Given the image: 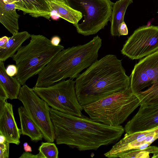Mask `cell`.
<instances>
[{
  "label": "cell",
  "mask_w": 158,
  "mask_h": 158,
  "mask_svg": "<svg viewBox=\"0 0 158 158\" xmlns=\"http://www.w3.org/2000/svg\"><path fill=\"white\" fill-rule=\"evenodd\" d=\"M51 44L54 46H57L59 44L61 41L60 38L58 36H53L50 40Z\"/></svg>",
  "instance_id": "28"
},
{
  "label": "cell",
  "mask_w": 158,
  "mask_h": 158,
  "mask_svg": "<svg viewBox=\"0 0 158 158\" xmlns=\"http://www.w3.org/2000/svg\"><path fill=\"white\" fill-rule=\"evenodd\" d=\"M51 11H55L60 17L72 23L77 24L82 18L81 12L69 6L65 2L47 1Z\"/></svg>",
  "instance_id": "19"
},
{
  "label": "cell",
  "mask_w": 158,
  "mask_h": 158,
  "mask_svg": "<svg viewBox=\"0 0 158 158\" xmlns=\"http://www.w3.org/2000/svg\"><path fill=\"white\" fill-rule=\"evenodd\" d=\"M27 45L21 46L12 57L18 72L15 76L21 85L38 74L58 52L64 49L60 44L53 45L51 40L41 35H31Z\"/></svg>",
  "instance_id": "4"
},
{
  "label": "cell",
  "mask_w": 158,
  "mask_h": 158,
  "mask_svg": "<svg viewBox=\"0 0 158 158\" xmlns=\"http://www.w3.org/2000/svg\"><path fill=\"white\" fill-rule=\"evenodd\" d=\"M158 139V126L148 130L126 133L104 155L108 158L118 157L120 154L127 151L146 148Z\"/></svg>",
  "instance_id": "11"
},
{
  "label": "cell",
  "mask_w": 158,
  "mask_h": 158,
  "mask_svg": "<svg viewBox=\"0 0 158 158\" xmlns=\"http://www.w3.org/2000/svg\"><path fill=\"white\" fill-rule=\"evenodd\" d=\"M65 2L81 13L82 21L73 26L78 33L84 36L95 34L104 29L110 21L114 4L110 0H65Z\"/></svg>",
  "instance_id": "7"
},
{
  "label": "cell",
  "mask_w": 158,
  "mask_h": 158,
  "mask_svg": "<svg viewBox=\"0 0 158 158\" xmlns=\"http://www.w3.org/2000/svg\"><path fill=\"white\" fill-rule=\"evenodd\" d=\"M9 38L6 36H4L0 38V48L4 46L7 43Z\"/></svg>",
  "instance_id": "29"
},
{
  "label": "cell",
  "mask_w": 158,
  "mask_h": 158,
  "mask_svg": "<svg viewBox=\"0 0 158 158\" xmlns=\"http://www.w3.org/2000/svg\"><path fill=\"white\" fill-rule=\"evenodd\" d=\"M6 141L5 136L3 135L0 134V143H2Z\"/></svg>",
  "instance_id": "31"
},
{
  "label": "cell",
  "mask_w": 158,
  "mask_h": 158,
  "mask_svg": "<svg viewBox=\"0 0 158 158\" xmlns=\"http://www.w3.org/2000/svg\"><path fill=\"white\" fill-rule=\"evenodd\" d=\"M158 50V26H144L134 31L121 51L132 60L139 59Z\"/></svg>",
  "instance_id": "10"
},
{
  "label": "cell",
  "mask_w": 158,
  "mask_h": 158,
  "mask_svg": "<svg viewBox=\"0 0 158 158\" xmlns=\"http://www.w3.org/2000/svg\"><path fill=\"white\" fill-rule=\"evenodd\" d=\"M133 2V0H118L114 3L110 20V33L112 36H120L119 27L124 21V16L127 8Z\"/></svg>",
  "instance_id": "18"
},
{
  "label": "cell",
  "mask_w": 158,
  "mask_h": 158,
  "mask_svg": "<svg viewBox=\"0 0 158 158\" xmlns=\"http://www.w3.org/2000/svg\"><path fill=\"white\" fill-rule=\"evenodd\" d=\"M118 31L120 36L128 35V28L124 21L121 23L120 25L118 27Z\"/></svg>",
  "instance_id": "25"
},
{
  "label": "cell",
  "mask_w": 158,
  "mask_h": 158,
  "mask_svg": "<svg viewBox=\"0 0 158 158\" xmlns=\"http://www.w3.org/2000/svg\"><path fill=\"white\" fill-rule=\"evenodd\" d=\"M130 87V76L114 55L97 60L75 81L78 101L83 107Z\"/></svg>",
  "instance_id": "2"
},
{
  "label": "cell",
  "mask_w": 158,
  "mask_h": 158,
  "mask_svg": "<svg viewBox=\"0 0 158 158\" xmlns=\"http://www.w3.org/2000/svg\"><path fill=\"white\" fill-rule=\"evenodd\" d=\"M9 98L7 93L2 85L0 83V100L6 101Z\"/></svg>",
  "instance_id": "26"
},
{
  "label": "cell",
  "mask_w": 158,
  "mask_h": 158,
  "mask_svg": "<svg viewBox=\"0 0 158 158\" xmlns=\"http://www.w3.org/2000/svg\"><path fill=\"white\" fill-rule=\"evenodd\" d=\"M0 134L4 135L9 143L17 145L20 143L21 129L15 122L12 105L7 101L3 110L0 112Z\"/></svg>",
  "instance_id": "13"
},
{
  "label": "cell",
  "mask_w": 158,
  "mask_h": 158,
  "mask_svg": "<svg viewBox=\"0 0 158 158\" xmlns=\"http://www.w3.org/2000/svg\"><path fill=\"white\" fill-rule=\"evenodd\" d=\"M19 158H40L39 154L33 155L30 152H24Z\"/></svg>",
  "instance_id": "27"
},
{
  "label": "cell",
  "mask_w": 158,
  "mask_h": 158,
  "mask_svg": "<svg viewBox=\"0 0 158 158\" xmlns=\"http://www.w3.org/2000/svg\"><path fill=\"white\" fill-rule=\"evenodd\" d=\"M17 9L33 17H43L48 20L51 17V10L46 0H19Z\"/></svg>",
  "instance_id": "14"
},
{
  "label": "cell",
  "mask_w": 158,
  "mask_h": 158,
  "mask_svg": "<svg viewBox=\"0 0 158 158\" xmlns=\"http://www.w3.org/2000/svg\"><path fill=\"white\" fill-rule=\"evenodd\" d=\"M130 78L131 90L140 106L158 104V50L136 64Z\"/></svg>",
  "instance_id": "6"
},
{
  "label": "cell",
  "mask_w": 158,
  "mask_h": 158,
  "mask_svg": "<svg viewBox=\"0 0 158 158\" xmlns=\"http://www.w3.org/2000/svg\"><path fill=\"white\" fill-rule=\"evenodd\" d=\"M35 92L52 108L73 115L80 116L82 107L75 89V81L62 80L52 85L32 88Z\"/></svg>",
  "instance_id": "8"
},
{
  "label": "cell",
  "mask_w": 158,
  "mask_h": 158,
  "mask_svg": "<svg viewBox=\"0 0 158 158\" xmlns=\"http://www.w3.org/2000/svg\"><path fill=\"white\" fill-rule=\"evenodd\" d=\"M137 114L125 125L127 134L145 131L158 126V104L142 105Z\"/></svg>",
  "instance_id": "12"
},
{
  "label": "cell",
  "mask_w": 158,
  "mask_h": 158,
  "mask_svg": "<svg viewBox=\"0 0 158 158\" xmlns=\"http://www.w3.org/2000/svg\"><path fill=\"white\" fill-rule=\"evenodd\" d=\"M38 150L40 158H58V151L54 143L42 142Z\"/></svg>",
  "instance_id": "22"
},
{
  "label": "cell",
  "mask_w": 158,
  "mask_h": 158,
  "mask_svg": "<svg viewBox=\"0 0 158 158\" xmlns=\"http://www.w3.org/2000/svg\"><path fill=\"white\" fill-rule=\"evenodd\" d=\"M23 149L25 152H31L32 150L31 147L27 143L25 142L23 144Z\"/></svg>",
  "instance_id": "30"
},
{
  "label": "cell",
  "mask_w": 158,
  "mask_h": 158,
  "mask_svg": "<svg viewBox=\"0 0 158 158\" xmlns=\"http://www.w3.org/2000/svg\"><path fill=\"white\" fill-rule=\"evenodd\" d=\"M17 99L22 103L28 115L40 129L47 141L55 140L54 127L48 104L25 84L21 87Z\"/></svg>",
  "instance_id": "9"
},
{
  "label": "cell",
  "mask_w": 158,
  "mask_h": 158,
  "mask_svg": "<svg viewBox=\"0 0 158 158\" xmlns=\"http://www.w3.org/2000/svg\"><path fill=\"white\" fill-rule=\"evenodd\" d=\"M156 158H158V155L157 156H156Z\"/></svg>",
  "instance_id": "33"
},
{
  "label": "cell",
  "mask_w": 158,
  "mask_h": 158,
  "mask_svg": "<svg viewBox=\"0 0 158 158\" xmlns=\"http://www.w3.org/2000/svg\"><path fill=\"white\" fill-rule=\"evenodd\" d=\"M6 69L7 74L9 76L12 77L15 76L18 72L17 66L14 64L8 65Z\"/></svg>",
  "instance_id": "24"
},
{
  "label": "cell",
  "mask_w": 158,
  "mask_h": 158,
  "mask_svg": "<svg viewBox=\"0 0 158 158\" xmlns=\"http://www.w3.org/2000/svg\"><path fill=\"white\" fill-rule=\"evenodd\" d=\"M16 5L5 4L0 0V22L13 35L18 32V20L20 15L16 12Z\"/></svg>",
  "instance_id": "15"
},
{
  "label": "cell",
  "mask_w": 158,
  "mask_h": 158,
  "mask_svg": "<svg viewBox=\"0 0 158 158\" xmlns=\"http://www.w3.org/2000/svg\"><path fill=\"white\" fill-rule=\"evenodd\" d=\"M47 1H56V2H65V0H46Z\"/></svg>",
  "instance_id": "32"
},
{
  "label": "cell",
  "mask_w": 158,
  "mask_h": 158,
  "mask_svg": "<svg viewBox=\"0 0 158 158\" xmlns=\"http://www.w3.org/2000/svg\"><path fill=\"white\" fill-rule=\"evenodd\" d=\"M55 140L79 151L97 150L102 146L114 143L124 132L121 125L111 126L96 121L82 114L73 115L49 107Z\"/></svg>",
  "instance_id": "1"
},
{
  "label": "cell",
  "mask_w": 158,
  "mask_h": 158,
  "mask_svg": "<svg viewBox=\"0 0 158 158\" xmlns=\"http://www.w3.org/2000/svg\"><path fill=\"white\" fill-rule=\"evenodd\" d=\"M140 105L130 87L82 108L92 119L107 125L118 126Z\"/></svg>",
  "instance_id": "5"
},
{
  "label": "cell",
  "mask_w": 158,
  "mask_h": 158,
  "mask_svg": "<svg viewBox=\"0 0 158 158\" xmlns=\"http://www.w3.org/2000/svg\"><path fill=\"white\" fill-rule=\"evenodd\" d=\"M0 83L6 90L9 99H17L21 85L15 76L11 77L7 74L4 63L2 61H0Z\"/></svg>",
  "instance_id": "20"
},
{
  "label": "cell",
  "mask_w": 158,
  "mask_h": 158,
  "mask_svg": "<svg viewBox=\"0 0 158 158\" xmlns=\"http://www.w3.org/2000/svg\"><path fill=\"white\" fill-rule=\"evenodd\" d=\"M20 125L21 134L29 136L32 141L37 142L41 140L43 134L36 124L26 112L23 106L18 109Z\"/></svg>",
  "instance_id": "16"
},
{
  "label": "cell",
  "mask_w": 158,
  "mask_h": 158,
  "mask_svg": "<svg viewBox=\"0 0 158 158\" xmlns=\"http://www.w3.org/2000/svg\"><path fill=\"white\" fill-rule=\"evenodd\" d=\"M102 44V39L97 35L85 44L60 51L38 74L35 86H48L68 78H76L98 60Z\"/></svg>",
  "instance_id": "3"
},
{
  "label": "cell",
  "mask_w": 158,
  "mask_h": 158,
  "mask_svg": "<svg viewBox=\"0 0 158 158\" xmlns=\"http://www.w3.org/2000/svg\"><path fill=\"white\" fill-rule=\"evenodd\" d=\"M31 35L27 31L18 32L9 38L7 43L0 48V61H4L12 57L21 47L22 44L31 38Z\"/></svg>",
  "instance_id": "17"
},
{
  "label": "cell",
  "mask_w": 158,
  "mask_h": 158,
  "mask_svg": "<svg viewBox=\"0 0 158 158\" xmlns=\"http://www.w3.org/2000/svg\"><path fill=\"white\" fill-rule=\"evenodd\" d=\"M156 158L158 155V147L155 146H149L141 149H132L124 152L118 155V157L124 158Z\"/></svg>",
  "instance_id": "21"
},
{
  "label": "cell",
  "mask_w": 158,
  "mask_h": 158,
  "mask_svg": "<svg viewBox=\"0 0 158 158\" xmlns=\"http://www.w3.org/2000/svg\"><path fill=\"white\" fill-rule=\"evenodd\" d=\"M9 143L7 141L0 143V158H8L9 156Z\"/></svg>",
  "instance_id": "23"
}]
</instances>
